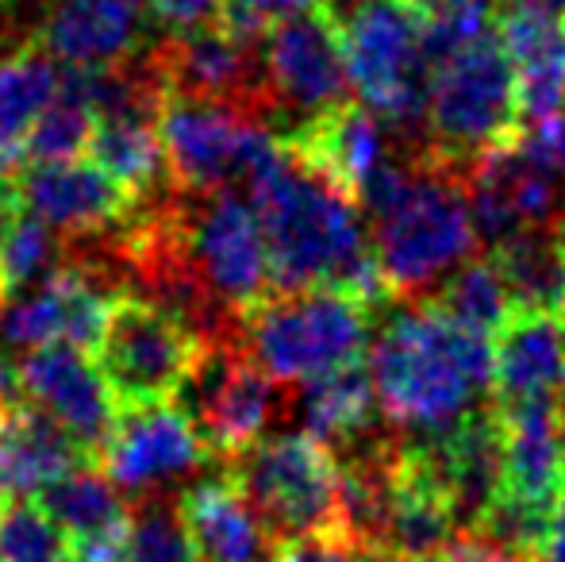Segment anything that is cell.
I'll return each instance as SVG.
<instances>
[{"label":"cell","mask_w":565,"mask_h":562,"mask_svg":"<svg viewBox=\"0 0 565 562\" xmlns=\"http://www.w3.org/2000/svg\"><path fill=\"white\" fill-rule=\"evenodd\" d=\"M124 562H201L178 509V497L135 501V528Z\"/></svg>","instance_id":"33"},{"label":"cell","mask_w":565,"mask_h":562,"mask_svg":"<svg viewBox=\"0 0 565 562\" xmlns=\"http://www.w3.org/2000/svg\"><path fill=\"white\" fill-rule=\"evenodd\" d=\"M142 4H147L150 20L162 23L166 31H189L220 20L227 0H142Z\"/></svg>","instance_id":"36"},{"label":"cell","mask_w":565,"mask_h":562,"mask_svg":"<svg viewBox=\"0 0 565 562\" xmlns=\"http://www.w3.org/2000/svg\"><path fill=\"white\" fill-rule=\"evenodd\" d=\"M492 359H497V382H492L497 409L562 397L565 343L558 316H512V324L492 339Z\"/></svg>","instance_id":"24"},{"label":"cell","mask_w":565,"mask_h":562,"mask_svg":"<svg viewBox=\"0 0 565 562\" xmlns=\"http://www.w3.org/2000/svg\"><path fill=\"white\" fill-rule=\"evenodd\" d=\"M408 562H466L458 551H447V555H427V559H408Z\"/></svg>","instance_id":"40"},{"label":"cell","mask_w":565,"mask_h":562,"mask_svg":"<svg viewBox=\"0 0 565 562\" xmlns=\"http://www.w3.org/2000/svg\"><path fill=\"white\" fill-rule=\"evenodd\" d=\"M515 70L500 35H481L431 66L427 77V142L443 162L469 173L477 158L520 136Z\"/></svg>","instance_id":"7"},{"label":"cell","mask_w":565,"mask_h":562,"mask_svg":"<svg viewBox=\"0 0 565 562\" xmlns=\"http://www.w3.org/2000/svg\"><path fill=\"white\" fill-rule=\"evenodd\" d=\"M85 155L139 201H154L173 189L158 116H105L93 124Z\"/></svg>","instance_id":"27"},{"label":"cell","mask_w":565,"mask_h":562,"mask_svg":"<svg viewBox=\"0 0 565 562\" xmlns=\"http://www.w3.org/2000/svg\"><path fill=\"white\" fill-rule=\"evenodd\" d=\"M535 562H565V489L558 501L551 505V517H546V532L535 551Z\"/></svg>","instance_id":"37"},{"label":"cell","mask_w":565,"mask_h":562,"mask_svg":"<svg viewBox=\"0 0 565 562\" xmlns=\"http://www.w3.org/2000/svg\"><path fill=\"white\" fill-rule=\"evenodd\" d=\"M93 124H97V113L85 100V93L77 89L74 77L66 74L54 105L31 128L23 162H70V158H82L85 147H89Z\"/></svg>","instance_id":"32"},{"label":"cell","mask_w":565,"mask_h":562,"mask_svg":"<svg viewBox=\"0 0 565 562\" xmlns=\"http://www.w3.org/2000/svg\"><path fill=\"white\" fill-rule=\"evenodd\" d=\"M370 243L396 300L431 297L481 251L466 170L443 162L435 150H424L412 162L396 201L370 216Z\"/></svg>","instance_id":"3"},{"label":"cell","mask_w":565,"mask_h":562,"mask_svg":"<svg viewBox=\"0 0 565 562\" xmlns=\"http://www.w3.org/2000/svg\"><path fill=\"white\" fill-rule=\"evenodd\" d=\"M292 416L300 421V432L320 439L335 450V458H347L362 450L365 443L388 435L385 413H381L377 390L365 362L342 367L335 374H323L316 382L292 390Z\"/></svg>","instance_id":"21"},{"label":"cell","mask_w":565,"mask_h":562,"mask_svg":"<svg viewBox=\"0 0 565 562\" xmlns=\"http://www.w3.org/2000/svg\"><path fill=\"white\" fill-rule=\"evenodd\" d=\"M323 4H328V0H227L220 20H224L227 28L243 31V35H266V28L274 20L312 12V8H323Z\"/></svg>","instance_id":"34"},{"label":"cell","mask_w":565,"mask_h":562,"mask_svg":"<svg viewBox=\"0 0 565 562\" xmlns=\"http://www.w3.org/2000/svg\"><path fill=\"white\" fill-rule=\"evenodd\" d=\"M170 251L178 278L193 282L235 324L274 293L262 220L243 189H173Z\"/></svg>","instance_id":"6"},{"label":"cell","mask_w":565,"mask_h":562,"mask_svg":"<svg viewBox=\"0 0 565 562\" xmlns=\"http://www.w3.org/2000/svg\"><path fill=\"white\" fill-rule=\"evenodd\" d=\"M100 466L131 501L178 497L193 478L216 466L193 421L173 401L119 409L100 450Z\"/></svg>","instance_id":"14"},{"label":"cell","mask_w":565,"mask_h":562,"mask_svg":"<svg viewBox=\"0 0 565 562\" xmlns=\"http://www.w3.org/2000/svg\"><path fill=\"white\" fill-rule=\"evenodd\" d=\"M504 432V489L527 505L551 509L565 489V463L558 447V401L497 409Z\"/></svg>","instance_id":"25"},{"label":"cell","mask_w":565,"mask_h":562,"mask_svg":"<svg viewBox=\"0 0 565 562\" xmlns=\"http://www.w3.org/2000/svg\"><path fill=\"white\" fill-rule=\"evenodd\" d=\"M20 193L23 209L58 232L70 251L108 247L139 209V197L108 178L93 158L28 162L20 173Z\"/></svg>","instance_id":"15"},{"label":"cell","mask_w":565,"mask_h":562,"mask_svg":"<svg viewBox=\"0 0 565 562\" xmlns=\"http://www.w3.org/2000/svg\"><path fill=\"white\" fill-rule=\"evenodd\" d=\"M170 181L181 193L246 189L285 155V139L254 113L166 93L158 113Z\"/></svg>","instance_id":"9"},{"label":"cell","mask_w":565,"mask_h":562,"mask_svg":"<svg viewBox=\"0 0 565 562\" xmlns=\"http://www.w3.org/2000/svg\"><path fill=\"white\" fill-rule=\"evenodd\" d=\"M97 458L35 405L0 409V497H39Z\"/></svg>","instance_id":"23"},{"label":"cell","mask_w":565,"mask_h":562,"mask_svg":"<svg viewBox=\"0 0 565 562\" xmlns=\"http://www.w3.org/2000/svg\"><path fill=\"white\" fill-rule=\"evenodd\" d=\"M0 562H77L74 543L35 497H0Z\"/></svg>","instance_id":"31"},{"label":"cell","mask_w":565,"mask_h":562,"mask_svg":"<svg viewBox=\"0 0 565 562\" xmlns=\"http://www.w3.org/2000/svg\"><path fill=\"white\" fill-rule=\"evenodd\" d=\"M0 308H4V285H0Z\"/></svg>","instance_id":"43"},{"label":"cell","mask_w":565,"mask_h":562,"mask_svg":"<svg viewBox=\"0 0 565 562\" xmlns=\"http://www.w3.org/2000/svg\"><path fill=\"white\" fill-rule=\"evenodd\" d=\"M427 300L435 308H443L454 324H461L466 331H477L484 339H497L515 316L508 285L500 278L492 255H484V251H477L469 263H461Z\"/></svg>","instance_id":"29"},{"label":"cell","mask_w":565,"mask_h":562,"mask_svg":"<svg viewBox=\"0 0 565 562\" xmlns=\"http://www.w3.org/2000/svg\"><path fill=\"white\" fill-rule=\"evenodd\" d=\"M370 378L388 427L408 443H435L492 409V339L466 331L431 300H393L373 331Z\"/></svg>","instance_id":"1"},{"label":"cell","mask_w":565,"mask_h":562,"mask_svg":"<svg viewBox=\"0 0 565 562\" xmlns=\"http://www.w3.org/2000/svg\"><path fill=\"white\" fill-rule=\"evenodd\" d=\"M269 89V128L292 136L350 100V74L339 31L323 8L274 20L262 39Z\"/></svg>","instance_id":"12"},{"label":"cell","mask_w":565,"mask_h":562,"mask_svg":"<svg viewBox=\"0 0 565 562\" xmlns=\"http://www.w3.org/2000/svg\"><path fill=\"white\" fill-rule=\"evenodd\" d=\"M370 555L354 548L347 536H300L285 540L277 551V562H365Z\"/></svg>","instance_id":"35"},{"label":"cell","mask_w":565,"mask_h":562,"mask_svg":"<svg viewBox=\"0 0 565 562\" xmlns=\"http://www.w3.org/2000/svg\"><path fill=\"white\" fill-rule=\"evenodd\" d=\"M74 543L77 562H124L135 528V505L113 486L97 463L77 466L35 497Z\"/></svg>","instance_id":"20"},{"label":"cell","mask_w":565,"mask_h":562,"mask_svg":"<svg viewBox=\"0 0 565 562\" xmlns=\"http://www.w3.org/2000/svg\"><path fill=\"white\" fill-rule=\"evenodd\" d=\"M28 39L62 70L127 66L154 46L142 0H46Z\"/></svg>","instance_id":"16"},{"label":"cell","mask_w":565,"mask_h":562,"mask_svg":"<svg viewBox=\"0 0 565 562\" xmlns=\"http://www.w3.org/2000/svg\"><path fill=\"white\" fill-rule=\"evenodd\" d=\"M15 374H20L23 401L58 421L100 463L119 409L97 359L82 347L46 343L23 354L15 362Z\"/></svg>","instance_id":"17"},{"label":"cell","mask_w":565,"mask_h":562,"mask_svg":"<svg viewBox=\"0 0 565 562\" xmlns=\"http://www.w3.org/2000/svg\"><path fill=\"white\" fill-rule=\"evenodd\" d=\"M323 12L339 31L350 89L388 131L427 142V54L424 20L408 0H328ZM431 147V142H427Z\"/></svg>","instance_id":"5"},{"label":"cell","mask_w":565,"mask_h":562,"mask_svg":"<svg viewBox=\"0 0 565 562\" xmlns=\"http://www.w3.org/2000/svg\"><path fill=\"white\" fill-rule=\"evenodd\" d=\"M508 4H520V8H539V12H551V15H565V0H504Z\"/></svg>","instance_id":"38"},{"label":"cell","mask_w":565,"mask_h":562,"mask_svg":"<svg viewBox=\"0 0 565 562\" xmlns=\"http://www.w3.org/2000/svg\"><path fill=\"white\" fill-rule=\"evenodd\" d=\"M373 312L377 308L362 297L331 285L274 289L238 320V343L274 382L300 390L362 362L373 343Z\"/></svg>","instance_id":"4"},{"label":"cell","mask_w":565,"mask_h":562,"mask_svg":"<svg viewBox=\"0 0 565 562\" xmlns=\"http://www.w3.org/2000/svg\"><path fill=\"white\" fill-rule=\"evenodd\" d=\"M178 509L201 562H277L285 540L269 532L224 463L189 481L178 494Z\"/></svg>","instance_id":"18"},{"label":"cell","mask_w":565,"mask_h":562,"mask_svg":"<svg viewBox=\"0 0 565 562\" xmlns=\"http://www.w3.org/2000/svg\"><path fill=\"white\" fill-rule=\"evenodd\" d=\"M500 39L515 70L520 120L539 124L565 113V15L508 4Z\"/></svg>","instance_id":"22"},{"label":"cell","mask_w":565,"mask_h":562,"mask_svg":"<svg viewBox=\"0 0 565 562\" xmlns=\"http://www.w3.org/2000/svg\"><path fill=\"white\" fill-rule=\"evenodd\" d=\"M66 70L31 39L0 54V173L20 170L39 116L54 105Z\"/></svg>","instance_id":"26"},{"label":"cell","mask_w":565,"mask_h":562,"mask_svg":"<svg viewBox=\"0 0 565 562\" xmlns=\"http://www.w3.org/2000/svg\"><path fill=\"white\" fill-rule=\"evenodd\" d=\"M196 351H201V339L193 328H185L150 297L127 289L108 316L105 339L97 347V367L113 390L116 409L166 405L178 397Z\"/></svg>","instance_id":"11"},{"label":"cell","mask_w":565,"mask_h":562,"mask_svg":"<svg viewBox=\"0 0 565 562\" xmlns=\"http://www.w3.org/2000/svg\"><path fill=\"white\" fill-rule=\"evenodd\" d=\"M285 147L292 150L297 162H305L308 170H316L358 201L365 181L401 147V136H393L388 124L362 100H347V105L331 108L328 116L285 136Z\"/></svg>","instance_id":"19"},{"label":"cell","mask_w":565,"mask_h":562,"mask_svg":"<svg viewBox=\"0 0 565 562\" xmlns=\"http://www.w3.org/2000/svg\"><path fill=\"white\" fill-rule=\"evenodd\" d=\"M365 562H393V559H381V555H370V559H365Z\"/></svg>","instance_id":"42"},{"label":"cell","mask_w":565,"mask_h":562,"mask_svg":"<svg viewBox=\"0 0 565 562\" xmlns=\"http://www.w3.org/2000/svg\"><path fill=\"white\" fill-rule=\"evenodd\" d=\"M558 328H562V343H565V308L558 312Z\"/></svg>","instance_id":"41"},{"label":"cell","mask_w":565,"mask_h":562,"mask_svg":"<svg viewBox=\"0 0 565 562\" xmlns=\"http://www.w3.org/2000/svg\"><path fill=\"white\" fill-rule=\"evenodd\" d=\"M224 466L277 540L342 536V466L308 432L262 435Z\"/></svg>","instance_id":"8"},{"label":"cell","mask_w":565,"mask_h":562,"mask_svg":"<svg viewBox=\"0 0 565 562\" xmlns=\"http://www.w3.org/2000/svg\"><path fill=\"white\" fill-rule=\"evenodd\" d=\"M66 258V240L23 209L15 216V224L0 235V285H4V300L39 289Z\"/></svg>","instance_id":"30"},{"label":"cell","mask_w":565,"mask_h":562,"mask_svg":"<svg viewBox=\"0 0 565 562\" xmlns=\"http://www.w3.org/2000/svg\"><path fill=\"white\" fill-rule=\"evenodd\" d=\"M558 447H562V463H565V390L558 397Z\"/></svg>","instance_id":"39"},{"label":"cell","mask_w":565,"mask_h":562,"mask_svg":"<svg viewBox=\"0 0 565 562\" xmlns=\"http://www.w3.org/2000/svg\"><path fill=\"white\" fill-rule=\"evenodd\" d=\"M262 39L227 28L224 20L201 23L189 31H166L150 46V66L173 97L220 100L254 113L269 124V89Z\"/></svg>","instance_id":"13"},{"label":"cell","mask_w":565,"mask_h":562,"mask_svg":"<svg viewBox=\"0 0 565 562\" xmlns=\"http://www.w3.org/2000/svg\"><path fill=\"white\" fill-rule=\"evenodd\" d=\"M508 285L515 316H558L565 308V235L523 232L484 251Z\"/></svg>","instance_id":"28"},{"label":"cell","mask_w":565,"mask_h":562,"mask_svg":"<svg viewBox=\"0 0 565 562\" xmlns=\"http://www.w3.org/2000/svg\"><path fill=\"white\" fill-rule=\"evenodd\" d=\"M262 220L274 289H347L373 308L393 305V293L370 243V220L354 197L285 155L243 189Z\"/></svg>","instance_id":"2"},{"label":"cell","mask_w":565,"mask_h":562,"mask_svg":"<svg viewBox=\"0 0 565 562\" xmlns=\"http://www.w3.org/2000/svg\"><path fill=\"white\" fill-rule=\"evenodd\" d=\"M173 405L193 421L216 463L258 443L274 424L292 421V390L274 382L238 339L201 343Z\"/></svg>","instance_id":"10"}]
</instances>
